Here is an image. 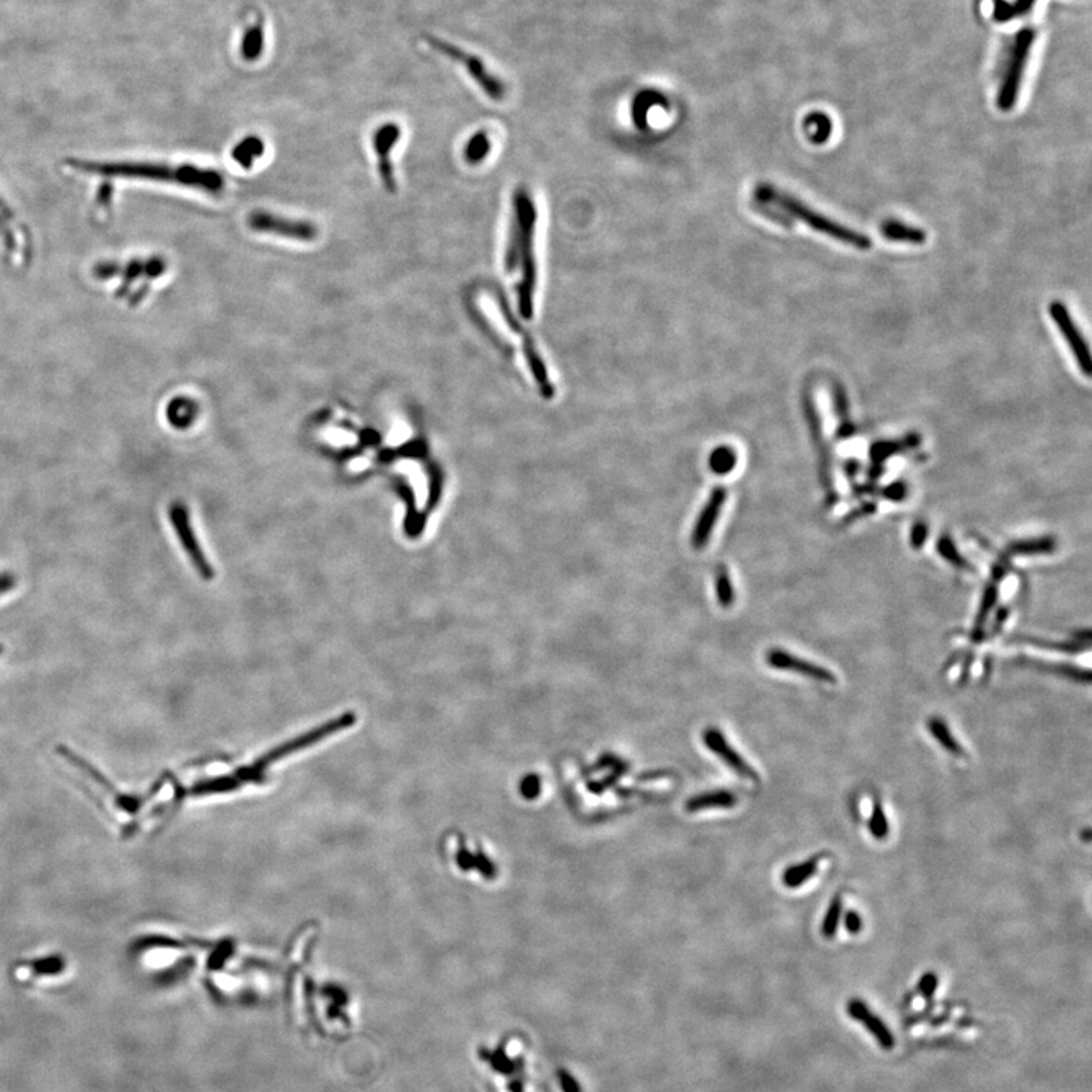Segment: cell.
<instances>
[{
  "label": "cell",
  "instance_id": "obj_1",
  "mask_svg": "<svg viewBox=\"0 0 1092 1092\" xmlns=\"http://www.w3.org/2000/svg\"><path fill=\"white\" fill-rule=\"evenodd\" d=\"M75 172L105 179H146L165 184L196 188L219 194L225 187L223 176L213 169L193 165H167L153 161H70Z\"/></svg>",
  "mask_w": 1092,
  "mask_h": 1092
},
{
  "label": "cell",
  "instance_id": "obj_2",
  "mask_svg": "<svg viewBox=\"0 0 1092 1092\" xmlns=\"http://www.w3.org/2000/svg\"><path fill=\"white\" fill-rule=\"evenodd\" d=\"M167 270L163 257H137L126 262H105L95 268L99 281L116 282V296L130 307H137L145 299L151 282Z\"/></svg>",
  "mask_w": 1092,
  "mask_h": 1092
},
{
  "label": "cell",
  "instance_id": "obj_3",
  "mask_svg": "<svg viewBox=\"0 0 1092 1092\" xmlns=\"http://www.w3.org/2000/svg\"><path fill=\"white\" fill-rule=\"evenodd\" d=\"M536 206L525 188H519L515 194V223L513 231L517 235V254L523 263V281L517 289V303L523 319H531L534 305L533 296L536 290V260L533 254V237L536 229Z\"/></svg>",
  "mask_w": 1092,
  "mask_h": 1092
},
{
  "label": "cell",
  "instance_id": "obj_4",
  "mask_svg": "<svg viewBox=\"0 0 1092 1092\" xmlns=\"http://www.w3.org/2000/svg\"><path fill=\"white\" fill-rule=\"evenodd\" d=\"M756 199L760 200L763 205L765 204H777L778 208H782L784 211L792 214L795 219L801 220L806 225L813 228L818 233L827 234L833 239L842 241L845 245H850V246L862 249V251H866V249L873 246L871 239L865 234L858 233L854 229L841 225L835 220L825 217L823 214L817 213L815 210H812L803 202L792 198L789 194H784L780 190H776L774 187L768 186V184H762V186L757 187Z\"/></svg>",
  "mask_w": 1092,
  "mask_h": 1092
},
{
  "label": "cell",
  "instance_id": "obj_5",
  "mask_svg": "<svg viewBox=\"0 0 1092 1092\" xmlns=\"http://www.w3.org/2000/svg\"><path fill=\"white\" fill-rule=\"evenodd\" d=\"M1035 38H1037L1035 29H1020L1004 48L1002 62H1000V89L997 95V105L1004 113L1012 110L1017 103L1018 93L1023 83L1024 70L1029 61Z\"/></svg>",
  "mask_w": 1092,
  "mask_h": 1092
},
{
  "label": "cell",
  "instance_id": "obj_6",
  "mask_svg": "<svg viewBox=\"0 0 1092 1092\" xmlns=\"http://www.w3.org/2000/svg\"><path fill=\"white\" fill-rule=\"evenodd\" d=\"M424 40H425V42L428 43L434 50H437L439 54H442V55L448 56V58H451L453 61L461 64V66L466 69L469 76L474 79L475 83L478 84V87H480V89L482 90V91H484V93H486L492 101H496V102H498V101H502V99L506 97V93H507L506 85H504V83H502L500 78H496V76L492 75V73L488 72V67H486V64L482 62L481 58H478L477 55H472V54H467L466 50L457 48V46H454L451 43L445 42V40H442V38H437V37H434V35L425 34L424 35Z\"/></svg>",
  "mask_w": 1092,
  "mask_h": 1092
},
{
  "label": "cell",
  "instance_id": "obj_7",
  "mask_svg": "<svg viewBox=\"0 0 1092 1092\" xmlns=\"http://www.w3.org/2000/svg\"><path fill=\"white\" fill-rule=\"evenodd\" d=\"M248 227L255 233L272 234L292 240L313 241L317 237V228L311 222L287 219L268 211L249 214Z\"/></svg>",
  "mask_w": 1092,
  "mask_h": 1092
},
{
  "label": "cell",
  "instance_id": "obj_8",
  "mask_svg": "<svg viewBox=\"0 0 1092 1092\" xmlns=\"http://www.w3.org/2000/svg\"><path fill=\"white\" fill-rule=\"evenodd\" d=\"M169 517L172 523L173 529L176 533L179 542L190 558L193 566L199 572V575L205 580H211L214 577L213 566L206 560L204 551L200 548L198 537L194 534L190 523L188 510L182 502H173L169 509Z\"/></svg>",
  "mask_w": 1092,
  "mask_h": 1092
},
{
  "label": "cell",
  "instance_id": "obj_9",
  "mask_svg": "<svg viewBox=\"0 0 1092 1092\" xmlns=\"http://www.w3.org/2000/svg\"><path fill=\"white\" fill-rule=\"evenodd\" d=\"M0 241L3 252L11 263L23 266L31 258V237L28 229L15 217L14 211L0 198Z\"/></svg>",
  "mask_w": 1092,
  "mask_h": 1092
},
{
  "label": "cell",
  "instance_id": "obj_10",
  "mask_svg": "<svg viewBox=\"0 0 1092 1092\" xmlns=\"http://www.w3.org/2000/svg\"><path fill=\"white\" fill-rule=\"evenodd\" d=\"M1049 311H1050L1051 319L1056 322L1059 330H1060L1062 336L1066 340V344H1070L1080 371L1083 372L1086 377L1089 378L1092 373V358L1089 346L1085 342V337L1082 336V332L1078 330V325L1072 321L1070 311L1065 307L1064 303H1060V301H1053L1050 303V307H1049Z\"/></svg>",
  "mask_w": 1092,
  "mask_h": 1092
},
{
  "label": "cell",
  "instance_id": "obj_11",
  "mask_svg": "<svg viewBox=\"0 0 1092 1092\" xmlns=\"http://www.w3.org/2000/svg\"><path fill=\"white\" fill-rule=\"evenodd\" d=\"M399 138H401V130H399V126L396 124H383L372 136V145H373L375 153L378 155L379 178L383 181L384 188L389 193H395V190H396L392 151L395 145L398 143Z\"/></svg>",
  "mask_w": 1092,
  "mask_h": 1092
},
{
  "label": "cell",
  "instance_id": "obj_12",
  "mask_svg": "<svg viewBox=\"0 0 1092 1092\" xmlns=\"http://www.w3.org/2000/svg\"><path fill=\"white\" fill-rule=\"evenodd\" d=\"M766 662L774 669L800 673V675L809 677L812 680L819 681V683H829V685L836 683L835 673L829 671L827 667L815 665L809 660L800 659L797 656L788 653L784 650H778V648L771 650L770 653L766 654Z\"/></svg>",
  "mask_w": 1092,
  "mask_h": 1092
},
{
  "label": "cell",
  "instance_id": "obj_13",
  "mask_svg": "<svg viewBox=\"0 0 1092 1092\" xmlns=\"http://www.w3.org/2000/svg\"><path fill=\"white\" fill-rule=\"evenodd\" d=\"M725 501H727V490L724 488H714L712 495L708 498V504L704 506V509L701 510L700 516H698L694 529H692L690 543H692L695 550L700 551L702 548H706V545H708L710 537H712V531H714V525H716V521L719 519V515H721L722 507H724Z\"/></svg>",
  "mask_w": 1092,
  "mask_h": 1092
},
{
  "label": "cell",
  "instance_id": "obj_14",
  "mask_svg": "<svg viewBox=\"0 0 1092 1092\" xmlns=\"http://www.w3.org/2000/svg\"><path fill=\"white\" fill-rule=\"evenodd\" d=\"M702 737H704V743L708 745V748L710 751H714L716 756L721 757L725 765L735 771L737 776L751 780V782H759V774H757L756 770L751 768L747 760L736 753V749L731 748V745L727 742V739L724 737V735L718 728H708Z\"/></svg>",
  "mask_w": 1092,
  "mask_h": 1092
},
{
  "label": "cell",
  "instance_id": "obj_15",
  "mask_svg": "<svg viewBox=\"0 0 1092 1092\" xmlns=\"http://www.w3.org/2000/svg\"><path fill=\"white\" fill-rule=\"evenodd\" d=\"M846 1014L852 1020L864 1024L868 1031L879 1041L880 1047L883 1050H893L895 1047V1037L889 1031V1027L870 1010L865 1002H862L859 998H852L846 1003Z\"/></svg>",
  "mask_w": 1092,
  "mask_h": 1092
},
{
  "label": "cell",
  "instance_id": "obj_16",
  "mask_svg": "<svg viewBox=\"0 0 1092 1092\" xmlns=\"http://www.w3.org/2000/svg\"><path fill=\"white\" fill-rule=\"evenodd\" d=\"M921 437L918 434H907L904 439L901 440H880L871 445L870 457L873 460V467L870 469V480H877L881 472H883V461L887 460L895 454L903 453L906 449H914L920 447Z\"/></svg>",
  "mask_w": 1092,
  "mask_h": 1092
},
{
  "label": "cell",
  "instance_id": "obj_17",
  "mask_svg": "<svg viewBox=\"0 0 1092 1092\" xmlns=\"http://www.w3.org/2000/svg\"><path fill=\"white\" fill-rule=\"evenodd\" d=\"M804 408H806V418H807V424L811 428L812 437L815 440V443L821 447V449H819V453H821V478H823V482H824L825 486L830 488V457H829V451L823 448L824 447L823 426H821V419H819L817 407H815V402L812 401L811 396H806V399H804Z\"/></svg>",
  "mask_w": 1092,
  "mask_h": 1092
},
{
  "label": "cell",
  "instance_id": "obj_18",
  "mask_svg": "<svg viewBox=\"0 0 1092 1092\" xmlns=\"http://www.w3.org/2000/svg\"><path fill=\"white\" fill-rule=\"evenodd\" d=\"M523 355L527 358L529 371L536 379L540 395L545 399L552 398L556 390H554V385H552L550 377H548V371H546V367L543 364L542 358L537 354L536 346L531 342V338L529 336H525V334H523Z\"/></svg>",
  "mask_w": 1092,
  "mask_h": 1092
},
{
  "label": "cell",
  "instance_id": "obj_19",
  "mask_svg": "<svg viewBox=\"0 0 1092 1092\" xmlns=\"http://www.w3.org/2000/svg\"><path fill=\"white\" fill-rule=\"evenodd\" d=\"M881 235L891 241H907L912 245H922L927 240V234L921 228L910 227L898 220H885L880 228Z\"/></svg>",
  "mask_w": 1092,
  "mask_h": 1092
},
{
  "label": "cell",
  "instance_id": "obj_20",
  "mask_svg": "<svg viewBox=\"0 0 1092 1092\" xmlns=\"http://www.w3.org/2000/svg\"><path fill=\"white\" fill-rule=\"evenodd\" d=\"M62 969H64V961L61 957H48L43 961L23 963L21 967L14 969V976L20 982H28V980H34L37 977L55 976L62 973Z\"/></svg>",
  "mask_w": 1092,
  "mask_h": 1092
},
{
  "label": "cell",
  "instance_id": "obj_21",
  "mask_svg": "<svg viewBox=\"0 0 1092 1092\" xmlns=\"http://www.w3.org/2000/svg\"><path fill=\"white\" fill-rule=\"evenodd\" d=\"M737 804V797L730 790H714L690 798L686 803L687 812L706 811V809H731Z\"/></svg>",
  "mask_w": 1092,
  "mask_h": 1092
},
{
  "label": "cell",
  "instance_id": "obj_22",
  "mask_svg": "<svg viewBox=\"0 0 1092 1092\" xmlns=\"http://www.w3.org/2000/svg\"><path fill=\"white\" fill-rule=\"evenodd\" d=\"M833 407H835V414L841 420L836 436L839 439H850L852 434L856 433V425L850 419V406H848V398L845 389L839 383H833Z\"/></svg>",
  "mask_w": 1092,
  "mask_h": 1092
},
{
  "label": "cell",
  "instance_id": "obj_23",
  "mask_svg": "<svg viewBox=\"0 0 1092 1092\" xmlns=\"http://www.w3.org/2000/svg\"><path fill=\"white\" fill-rule=\"evenodd\" d=\"M1037 0H992V19L997 23H1006L1029 14Z\"/></svg>",
  "mask_w": 1092,
  "mask_h": 1092
},
{
  "label": "cell",
  "instance_id": "obj_24",
  "mask_svg": "<svg viewBox=\"0 0 1092 1092\" xmlns=\"http://www.w3.org/2000/svg\"><path fill=\"white\" fill-rule=\"evenodd\" d=\"M927 730L930 735L933 736L934 741L941 745L942 748L948 751L951 756L965 757L967 753L962 747L959 741L956 739L953 733L950 731L947 724L939 719V718H930L927 722Z\"/></svg>",
  "mask_w": 1092,
  "mask_h": 1092
},
{
  "label": "cell",
  "instance_id": "obj_25",
  "mask_svg": "<svg viewBox=\"0 0 1092 1092\" xmlns=\"http://www.w3.org/2000/svg\"><path fill=\"white\" fill-rule=\"evenodd\" d=\"M831 130H833L831 118L824 113H819V111L811 113L804 118V132L813 145H824L825 142L830 138Z\"/></svg>",
  "mask_w": 1092,
  "mask_h": 1092
},
{
  "label": "cell",
  "instance_id": "obj_26",
  "mask_svg": "<svg viewBox=\"0 0 1092 1092\" xmlns=\"http://www.w3.org/2000/svg\"><path fill=\"white\" fill-rule=\"evenodd\" d=\"M264 52V31L260 23L249 26L241 37L240 55L245 61H258Z\"/></svg>",
  "mask_w": 1092,
  "mask_h": 1092
},
{
  "label": "cell",
  "instance_id": "obj_27",
  "mask_svg": "<svg viewBox=\"0 0 1092 1092\" xmlns=\"http://www.w3.org/2000/svg\"><path fill=\"white\" fill-rule=\"evenodd\" d=\"M1054 550H1056L1054 537H1037V539H1024V540L1010 543L1008 546V554L1010 557L1037 556V554H1050Z\"/></svg>",
  "mask_w": 1092,
  "mask_h": 1092
},
{
  "label": "cell",
  "instance_id": "obj_28",
  "mask_svg": "<svg viewBox=\"0 0 1092 1092\" xmlns=\"http://www.w3.org/2000/svg\"><path fill=\"white\" fill-rule=\"evenodd\" d=\"M264 153V143L260 137L257 136H249L239 142L234 147L231 155L235 163H239L245 169H251L255 163V159H260Z\"/></svg>",
  "mask_w": 1092,
  "mask_h": 1092
},
{
  "label": "cell",
  "instance_id": "obj_29",
  "mask_svg": "<svg viewBox=\"0 0 1092 1092\" xmlns=\"http://www.w3.org/2000/svg\"><path fill=\"white\" fill-rule=\"evenodd\" d=\"M997 598H998L997 583L996 581H990V583L986 584L985 592H983L982 604H980V609L977 612L976 622H974L973 633H971V638L974 642H980L983 639L985 626H986V621H988L992 607H996Z\"/></svg>",
  "mask_w": 1092,
  "mask_h": 1092
},
{
  "label": "cell",
  "instance_id": "obj_30",
  "mask_svg": "<svg viewBox=\"0 0 1092 1092\" xmlns=\"http://www.w3.org/2000/svg\"><path fill=\"white\" fill-rule=\"evenodd\" d=\"M818 866H819V858H811V859L800 862L797 865L789 866L784 870L782 881L786 887L789 889H797L803 887L809 880L817 874Z\"/></svg>",
  "mask_w": 1092,
  "mask_h": 1092
},
{
  "label": "cell",
  "instance_id": "obj_31",
  "mask_svg": "<svg viewBox=\"0 0 1092 1092\" xmlns=\"http://www.w3.org/2000/svg\"><path fill=\"white\" fill-rule=\"evenodd\" d=\"M1020 663H1024L1027 667H1037V669H1041L1045 673L1064 675V677H1068V679H1072L1074 681H1080V683H1089L1091 681V673L1088 669H1080V667H1070V665H1064V663H1043V662H1037V660H1021Z\"/></svg>",
  "mask_w": 1092,
  "mask_h": 1092
},
{
  "label": "cell",
  "instance_id": "obj_32",
  "mask_svg": "<svg viewBox=\"0 0 1092 1092\" xmlns=\"http://www.w3.org/2000/svg\"><path fill=\"white\" fill-rule=\"evenodd\" d=\"M737 465V454L727 445L714 448L708 457V466L714 475H728Z\"/></svg>",
  "mask_w": 1092,
  "mask_h": 1092
},
{
  "label": "cell",
  "instance_id": "obj_33",
  "mask_svg": "<svg viewBox=\"0 0 1092 1092\" xmlns=\"http://www.w3.org/2000/svg\"><path fill=\"white\" fill-rule=\"evenodd\" d=\"M842 915H844V900H842L841 893H836V895L831 898L830 904H829L827 910H825L824 920H823V924H821V934H823V938H825V939H833V938L836 936V933H838L839 924H841V921H842Z\"/></svg>",
  "mask_w": 1092,
  "mask_h": 1092
},
{
  "label": "cell",
  "instance_id": "obj_34",
  "mask_svg": "<svg viewBox=\"0 0 1092 1092\" xmlns=\"http://www.w3.org/2000/svg\"><path fill=\"white\" fill-rule=\"evenodd\" d=\"M490 146H492V143H490L488 132L478 131L474 134L472 137L469 138L466 147H465V159H466L467 163L469 165H480L481 161L488 157V152H490Z\"/></svg>",
  "mask_w": 1092,
  "mask_h": 1092
},
{
  "label": "cell",
  "instance_id": "obj_35",
  "mask_svg": "<svg viewBox=\"0 0 1092 1092\" xmlns=\"http://www.w3.org/2000/svg\"><path fill=\"white\" fill-rule=\"evenodd\" d=\"M938 552H939V556H941L945 562H948L951 566H955L957 569H965L968 570V572H974L973 564H969L968 560H967L965 557L962 556L961 552L957 551L955 542H953V539L948 536V534H944V536L939 537V540H938Z\"/></svg>",
  "mask_w": 1092,
  "mask_h": 1092
},
{
  "label": "cell",
  "instance_id": "obj_36",
  "mask_svg": "<svg viewBox=\"0 0 1092 1092\" xmlns=\"http://www.w3.org/2000/svg\"><path fill=\"white\" fill-rule=\"evenodd\" d=\"M714 587H716V598H718V603H719L724 609L731 607L733 603H735V587H733V581H731L730 572H728L725 566H719V568H718L716 578H714Z\"/></svg>",
  "mask_w": 1092,
  "mask_h": 1092
},
{
  "label": "cell",
  "instance_id": "obj_37",
  "mask_svg": "<svg viewBox=\"0 0 1092 1092\" xmlns=\"http://www.w3.org/2000/svg\"><path fill=\"white\" fill-rule=\"evenodd\" d=\"M868 830L875 841H885L891 833L889 819L879 801L873 804L871 817L868 819Z\"/></svg>",
  "mask_w": 1092,
  "mask_h": 1092
},
{
  "label": "cell",
  "instance_id": "obj_38",
  "mask_svg": "<svg viewBox=\"0 0 1092 1092\" xmlns=\"http://www.w3.org/2000/svg\"><path fill=\"white\" fill-rule=\"evenodd\" d=\"M167 418L178 428L187 426V424L193 419V404L190 399H175L172 404L167 407Z\"/></svg>",
  "mask_w": 1092,
  "mask_h": 1092
},
{
  "label": "cell",
  "instance_id": "obj_39",
  "mask_svg": "<svg viewBox=\"0 0 1092 1092\" xmlns=\"http://www.w3.org/2000/svg\"><path fill=\"white\" fill-rule=\"evenodd\" d=\"M1018 639L1027 642L1029 645L1039 646V648H1045V650H1056V651H1064V653H1078V651H1083V650L1089 648V644H1083V642H1078H1078H1072V644H1059V642L1054 644V642L1039 640L1037 638H1018Z\"/></svg>",
  "mask_w": 1092,
  "mask_h": 1092
},
{
  "label": "cell",
  "instance_id": "obj_40",
  "mask_svg": "<svg viewBox=\"0 0 1092 1092\" xmlns=\"http://www.w3.org/2000/svg\"><path fill=\"white\" fill-rule=\"evenodd\" d=\"M938 986H939L938 976L934 973H926L924 976H921L916 991L924 1000H927L928 1003H930L933 1000L934 992L938 990Z\"/></svg>",
  "mask_w": 1092,
  "mask_h": 1092
},
{
  "label": "cell",
  "instance_id": "obj_41",
  "mask_svg": "<svg viewBox=\"0 0 1092 1092\" xmlns=\"http://www.w3.org/2000/svg\"><path fill=\"white\" fill-rule=\"evenodd\" d=\"M519 790L525 800H534L540 795L542 780L536 774H529L523 777V782L519 784Z\"/></svg>",
  "mask_w": 1092,
  "mask_h": 1092
},
{
  "label": "cell",
  "instance_id": "obj_42",
  "mask_svg": "<svg viewBox=\"0 0 1092 1092\" xmlns=\"http://www.w3.org/2000/svg\"><path fill=\"white\" fill-rule=\"evenodd\" d=\"M907 494H909V488H907L906 482H903V481L891 482L889 486L880 490V495L883 500L893 502L904 501Z\"/></svg>",
  "mask_w": 1092,
  "mask_h": 1092
},
{
  "label": "cell",
  "instance_id": "obj_43",
  "mask_svg": "<svg viewBox=\"0 0 1092 1092\" xmlns=\"http://www.w3.org/2000/svg\"><path fill=\"white\" fill-rule=\"evenodd\" d=\"M927 523H924V521H918V523H915L914 527H912V531H910V546H912L914 550H921V548L924 546V543L927 542Z\"/></svg>",
  "mask_w": 1092,
  "mask_h": 1092
},
{
  "label": "cell",
  "instance_id": "obj_44",
  "mask_svg": "<svg viewBox=\"0 0 1092 1092\" xmlns=\"http://www.w3.org/2000/svg\"><path fill=\"white\" fill-rule=\"evenodd\" d=\"M844 927L850 934H859L860 930L864 928V921L856 910H848L844 915Z\"/></svg>",
  "mask_w": 1092,
  "mask_h": 1092
},
{
  "label": "cell",
  "instance_id": "obj_45",
  "mask_svg": "<svg viewBox=\"0 0 1092 1092\" xmlns=\"http://www.w3.org/2000/svg\"><path fill=\"white\" fill-rule=\"evenodd\" d=\"M875 509H877V507H875V504H873V502H868V504H864V506H860V507H858V509L852 510V513H848V515L845 516L844 521H842V523H854V521H858V519H860V517H865V516L873 515V513H875Z\"/></svg>",
  "mask_w": 1092,
  "mask_h": 1092
},
{
  "label": "cell",
  "instance_id": "obj_46",
  "mask_svg": "<svg viewBox=\"0 0 1092 1092\" xmlns=\"http://www.w3.org/2000/svg\"><path fill=\"white\" fill-rule=\"evenodd\" d=\"M15 581H17V580H15V575L14 574H11V572H3V574H0V597H2L3 593H7V592L11 591V589H14Z\"/></svg>",
  "mask_w": 1092,
  "mask_h": 1092
},
{
  "label": "cell",
  "instance_id": "obj_47",
  "mask_svg": "<svg viewBox=\"0 0 1092 1092\" xmlns=\"http://www.w3.org/2000/svg\"><path fill=\"white\" fill-rule=\"evenodd\" d=\"M858 471H859V461L846 460V465H845V472H846L848 477H850V475L854 477V475L858 474Z\"/></svg>",
  "mask_w": 1092,
  "mask_h": 1092
},
{
  "label": "cell",
  "instance_id": "obj_48",
  "mask_svg": "<svg viewBox=\"0 0 1092 1092\" xmlns=\"http://www.w3.org/2000/svg\"><path fill=\"white\" fill-rule=\"evenodd\" d=\"M1008 616H1009V610H1002V612H998V615H997L996 624H994V632H992V634H994V633H996V630H998L1000 627L1003 626L1004 622H1006V619H1008Z\"/></svg>",
  "mask_w": 1092,
  "mask_h": 1092
},
{
  "label": "cell",
  "instance_id": "obj_49",
  "mask_svg": "<svg viewBox=\"0 0 1092 1092\" xmlns=\"http://www.w3.org/2000/svg\"><path fill=\"white\" fill-rule=\"evenodd\" d=\"M1082 839L1085 841L1086 844H1089V842H1091V829H1085V830H1083V833H1082Z\"/></svg>",
  "mask_w": 1092,
  "mask_h": 1092
},
{
  "label": "cell",
  "instance_id": "obj_50",
  "mask_svg": "<svg viewBox=\"0 0 1092 1092\" xmlns=\"http://www.w3.org/2000/svg\"><path fill=\"white\" fill-rule=\"evenodd\" d=\"M0 653H2V646H0Z\"/></svg>",
  "mask_w": 1092,
  "mask_h": 1092
}]
</instances>
